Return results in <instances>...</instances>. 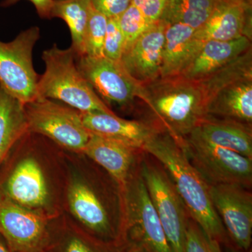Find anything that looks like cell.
<instances>
[{"mask_svg": "<svg viewBox=\"0 0 252 252\" xmlns=\"http://www.w3.org/2000/svg\"><path fill=\"white\" fill-rule=\"evenodd\" d=\"M65 181L64 150L30 131L0 167V194L49 220L64 212Z\"/></svg>", "mask_w": 252, "mask_h": 252, "instance_id": "1", "label": "cell"}, {"mask_svg": "<svg viewBox=\"0 0 252 252\" xmlns=\"http://www.w3.org/2000/svg\"><path fill=\"white\" fill-rule=\"evenodd\" d=\"M64 157L63 213L96 238L117 243L122 220L119 186L85 154L64 150Z\"/></svg>", "mask_w": 252, "mask_h": 252, "instance_id": "2", "label": "cell"}, {"mask_svg": "<svg viewBox=\"0 0 252 252\" xmlns=\"http://www.w3.org/2000/svg\"><path fill=\"white\" fill-rule=\"evenodd\" d=\"M143 152L164 167L189 214L209 237L221 245L231 243L212 204L210 185L189 160L185 147L162 131L144 144Z\"/></svg>", "mask_w": 252, "mask_h": 252, "instance_id": "3", "label": "cell"}, {"mask_svg": "<svg viewBox=\"0 0 252 252\" xmlns=\"http://www.w3.org/2000/svg\"><path fill=\"white\" fill-rule=\"evenodd\" d=\"M138 98L150 109L152 121L180 144L207 116L200 83L181 75L142 84Z\"/></svg>", "mask_w": 252, "mask_h": 252, "instance_id": "4", "label": "cell"}, {"mask_svg": "<svg viewBox=\"0 0 252 252\" xmlns=\"http://www.w3.org/2000/svg\"><path fill=\"white\" fill-rule=\"evenodd\" d=\"M41 59L45 70L38 81L37 97L62 102L81 113L116 114L79 71L72 48L62 49L54 44Z\"/></svg>", "mask_w": 252, "mask_h": 252, "instance_id": "5", "label": "cell"}, {"mask_svg": "<svg viewBox=\"0 0 252 252\" xmlns=\"http://www.w3.org/2000/svg\"><path fill=\"white\" fill-rule=\"evenodd\" d=\"M140 157L120 189L122 220L117 244L122 248L135 245L144 252H172L141 175Z\"/></svg>", "mask_w": 252, "mask_h": 252, "instance_id": "6", "label": "cell"}, {"mask_svg": "<svg viewBox=\"0 0 252 252\" xmlns=\"http://www.w3.org/2000/svg\"><path fill=\"white\" fill-rule=\"evenodd\" d=\"M139 165L172 252H185L186 235L190 217L171 178L157 159L154 162L144 152L140 155Z\"/></svg>", "mask_w": 252, "mask_h": 252, "instance_id": "7", "label": "cell"}, {"mask_svg": "<svg viewBox=\"0 0 252 252\" xmlns=\"http://www.w3.org/2000/svg\"><path fill=\"white\" fill-rule=\"evenodd\" d=\"M28 131L51 140L63 150L83 153L91 137L81 114L62 102L37 97L24 104Z\"/></svg>", "mask_w": 252, "mask_h": 252, "instance_id": "8", "label": "cell"}, {"mask_svg": "<svg viewBox=\"0 0 252 252\" xmlns=\"http://www.w3.org/2000/svg\"><path fill=\"white\" fill-rule=\"evenodd\" d=\"M184 147L192 165L209 185L251 187L252 158L215 145L194 132L185 137Z\"/></svg>", "mask_w": 252, "mask_h": 252, "instance_id": "9", "label": "cell"}, {"mask_svg": "<svg viewBox=\"0 0 252 252\" xmlns=\"http://www.w3.org/2000/svg\"><path fill=\"white\" fill-rule=\"evenodd\" d=\"M40 38V29L33 26L9 42L0 41V85L23 104L37 97L39 77L34 69L32 52Z\"/></svg>", "mask_w": 252, "mask_h": 252, "instance_id": "10", "label": "cell"}, {"mask_svg": "<svg viewBox=\"0 0 252 252\" xmlns=\"http://www.w3.org/2000/svg\"><path fill=\"white\" fill-rule=\"evenodd\" d=\"M54 220L41 217L0 194V234L11 252L47 250Z\"/></svg>", "mask_w": 252, "mask_h": 252, "instance_id": "11", "label": "cell"}, {"mask_svg": "<svg viewBox=\"0 0 252 252\" xmlns=\"http://www.w3.org/2000/svg\"><path fill=\"white\" fill-rule=\"evenodd\" d=\"M77 64L101 99L123 106L138 98L142 84L131 77L121 61L82 56L77 57Z\"/></svg>", "mask_w": 252, "mask_h": 252, "instance_id": "12", "label": "cell"}, {"mask_svg": "<svg viewBox=\"0 0 252 252\" xmlns=\"http://www.w3.org/2000/svg\"><path fill=\"white\" fill-rule=\"evenodd\" d=\"M233 184L210 185L212 204L232 243L250 250L252 236V194Z\"/></svg>", "mask_w": 252, "mask_h": 252, "instance_id": "13", "label": "cell"}, {"mask_svg": "<svg viewBox=\"0 0 252 252\" xmlns=\"http://www.w3.org/2000/svg\"><path fill=\"white\" fill-rule=\"evenodd\" d=\"M84 126L91 134L143 151L144 144L164 131L154 121L127 120L116 114L81 113Z\"/></svg>", "mask_w": 252, "mask_h": 252, "instance_id": "14", "label": "cell"}, {"mask_svg": "<svg viewBox=\"0 0 252 252\" xmlns=\"http://www.w3.org/2000/svg\"><path fill=\"white\" fill-rule=\"evenodd\" d=\"M166 26L160 21L156 23L123 54V65L140 84H147L160 77Z\"/></svg>", "mask_w": 252, "mask_h": 252, "instance_id": "15", "label": "cell"}, {"mask_svg": "<svg viewBox=\"0 0 252 252\" xmlns=\"http://www.w3.org/2000/svg\"><path fill=\"white\" fill-rule=\"evenodd\" d=\"M252 9L235 0H217L206 23L195 31V37L200 43L243 36L252 39Z\"/></svg>", "mask_w": 252, "mask_h": 252, "instance_id": "16", "label": "cell"}, {"mask_svg": "<svg viewBox=\"0 0 252 252\" xmlns=\"http://www.w3.org/2000/svg\"><path fill=\"white\" fill-rule=\"evenodd\" d=\"M251 48L252 39L245 36L230 41H205L180 75L190 81L203 80Z\"/></svg>", "mask_w": 252, "mask_h": 252, "instance_id": "17", "label": "cell"}, {"mask_svg": "<svg viewBox=\"0 0 252 252\" xmlns=\"http://www.w3.org/2000/svg\"><path fill=\"white\" fill-rule=\"evenodd\" d=\"M142 152L143 151L91 134L83 154L105 170L121 189Z\"/></svg>", "mask_w": 252, "mask_h": 252, "instance_id": "18", "label": "cell"}, {"mask_svg": "<svg viewBox=\"0 0 252 252\" xmlns=\"http://www.w3.org/2000/svg\"><path fill=\"white\" fill-rule=\"evenodd\" d=\"M191 132L215 145L252 158V124L207 115Z\"/></svg>", "mask_w": 252, "mask_h": 252, "instance_id": "19", "label": "cell"}, {"mask_svg": "<svg viewBox=\"0 0 252 252\" xmlns=\"http://www.w3.org/2000/svg\"><path fill=\"white\" fill-rule=\"evenodd\" d=\"M49 252H124L115 242L96 238L63 214L53 220Z\"/></svg>", "mask_w": 252, "mask_h": 252, "instance_id": "20", "label": "cell"}, {"mask_svg": "<svg viewBox=\"0 0 252 252\" xmlns=\"http://www.w3.org/2000/svg\"><path fill=\"white\" fill-rule=\"evenodd\" d=\"M196 30L181 23L167 25L160 77L180 75L203 43L195 37Z\"/></svg>", "mask_w": 252, "mask_h": 252, "instance_id": "21", "label": "cell"}, {"mask_svg": "<svg viewBox=\"0 0 252 252\" xmlns=\"http://www.w3.org/2000/svg\"><path fill=\"white\" fill-rule=\"evenodd\" d=\"M207 115L252 122V79L238 81L215 94L207 104Z\"/></svg>", "mask_w": 252, "mask_h": 252, "instance_id": "22", "label": "cell"}, {"mask_svg": "<svg viewBox=\"0 0 252 252\" xmlns=\"http://www.w3.org/2000/svg\"><path fill=\"white\" fill-rule=\"evenodd\" d=\"M28 131L24 104L0 85V167L14 144Z\"/></svg>", "mask_w": 252, "mask_h": 252, "instance_id": "23", "label": "cell"}, {"mask_svg": "<svg viewBox=\"0 0 252 252\" xmlns=\"http://www.w3.org/2000/svg\"><path fill=\"white\" fill-rule=\"evenodd\" d=\"M91 0H54L51 18H59L67 25L72 37L71 48L77 57L84 56V36Z\"/></svg>", "mask_w": 252, "mask_h": 252, "instance_id": "24", "label": "cell"}, {"mask_svg": "<svg viewBox=\"0 0 252 252\" xmlns=\"http://www.w3.org/2000/svg\"><path fill=\"white\" fill-rule=\"evenodd\" d=\"M217 0H169L160 21L200 29L211 15Z\"/></svg>", "mask_w": 252, "mask_h": 252, "instance_id": "25", "label": "cell"}, {"mask_svg": "<svg viewBox=\"0 0 252 252\" xmlns=\"http://www.w3.org/2000/svg\"><path fill=\"white\" fill-rule=\"evenodd\" d=\"M252 79V48L212 75L198 81L207 104L221 89L238 81ZM207 110V109H206Z\"/></svg>", "mask_w": 252, "mask_h": 252, "instance_id": "26", "label": "cell"}, {"mask_svg": "<svg viewBox=\"0 0 252 252\" xmlns=\"http://www.w3.org/2000/svg\"><path fill=\"white\" fill-rule=\"evenodd\" d=\"M107 20L108 18L94 9L91 4L84 36V56L92 57L104 56V43Z\"/></svg>", "mask_w": 252, "mask_h": 252, "instance_id": "27", "label": "cell"}, {"mask_svg": "<svg viewBox=\"0 0 252 252\" xmlns=\"http://www.w3.org/2000/svg\"><path fill=\"white\" fill-rule=\"evenodd\" d=\"M118 21L125 41L124 51L156 23L151 22L140 10L131 3L126 11L118 18Z\"/></svg>", "mask_w": 252, "mask_h": 252, "instance_id": "28", "label": "cell"}, {"mask_svg": "<svg viewBox=\"0 0 252 252\" xmlns=\"http://www.w3.org/2000/svg\"><path fill=\"white\" fill-rule=\"evenodd\" d=\"M185 252H222L220 244L209 237L200 225L189 219L186 235Z\"/></svg>", "mask_w": 252, "mask_h": 252, "instance_id": "29", "label": "cell"}, {"mask_svg": "<svg viewBox=\"0 0 252 252\" xmlns=\"http://www.w3.org/2000/svg\"><path fill=\"white\" fill-rule=\"evenodd\" d=\"M124 48L125 41L118 18H108L104 43V57L113 61H121Z\"/></svg>", "mask_w": 252, "mask_h": 252, "instance_id": "30", "label": "cell"}, {"mask_svg": "<svg viewBox=\"0 0 252 252\" xmlns=\"http://www.w3.org/2000/svg\"><path fill=\"white\" fill-rule=\"evenodd\" d=\"M169 0H131V4L136 6L151 22L160 21Z\"/></svg>", "mask_w": 252, "mask_h": 252, "instance_id": "31", "label": "cell"}, {"mask_svg": "<svg viewBox=\"0 0 252 252\" xmlns=\"http://www.w3.org/2000/svg\"><path fill=\"white\" fill-rule=\"evenodd\" d=\"M94 7L106 17L119 18L130 4L131 0H91Z\"/></svg>", "mask_w": 252, "mask_h": 252, "instance_id": "32", "label": "cell"}, {"mask_svg": "<svg viewBox=\"0 0 252 252\" xmlns=\"http://www.w3.org/2000/svg\"><path fill=\"white\" fill-rule=\"evenodd\" d=\"M21 0H4L1 3V6L3 7H9L16 4ZM31 1L33 6L35 8L36 12L39 17L50 19L51 18V9L54 0H28Z\"/></svg>", "mask_w": 252, "mask_h": 252, "instance_id": "33", "label": "cell"}, {"mask_svg": "<svg viewBox=\"0 0 252 252\" xmlns=\"http://www.w3.org/2000/svg\"><path fill=\"white\" fill-rule=\"evenodd\" d=\"M0 252H11L9 245L1 234H0Z\"/></svg>", "mask_w": 252, "mask_h": 252, "instance_id": "34", "label": "cell"}, {"mask_svg": "<svg viewBox=\"0 0 252 252\" xmlns=\"http://www.w3.org/2000/svg\"><path fill=\"white\" fill-rule=\"evenodd\" d=\"M225 247L227 248V250H228V252H252L251 249L249 250H241V249L237 248V247L235 246L232 243L228 244V245H225Z\"/></svg>", "mask_w": 252, "mask_h": 252, "instance_id": "35", "label": "cell"}, {"mask_svg": "<svg viewBox=\"0 0 252 252\" xmlns=\"http://www.w3.org/2000/svg\"><path fill=\"white\" fill-rule=\"evenodd\" d=\"M123 249H124V252H144L142 249L133 245H126Z\"/></svg>", "mask_w": 252, "mask_h": 252, "instance_id": "36", "label": "cell"}, {"mask_svg": "<svg viewBox=\"0 0 252 252\" xmlns=\"http://www.w3.org/2000/svg\"><path fill=\"white\" fill-rule=\"evenodd\" d=\"M248 8H252V0H235Z\"/></svg>", "mask_w": 252, "mask_h": 252, "instance_id": "37", "label": "cell"}, {"mask_svg": "<svg viewBox=\"0 0 252 252\" xmlns=\"http://www.w3.org/2000/svg\"><path fill=\"white\" fill-rule=\"evenodd\" d=\"M49 252L47 251V250H44V251H41V252Z\"/></svg>", "mask_w": 252, "mask_h": 252, "instance_id": "38", "label": "cell"}]
</instances>
